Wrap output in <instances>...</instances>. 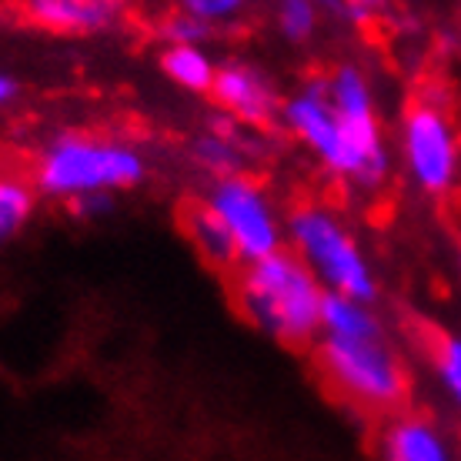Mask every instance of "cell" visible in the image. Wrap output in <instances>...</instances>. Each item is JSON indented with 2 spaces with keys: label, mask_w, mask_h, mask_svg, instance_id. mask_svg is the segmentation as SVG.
Returning <instances> with one entry per match:
<instances>
[{
  "label": "cell",
  "mask_w": 461,
  "mask_h": 461,
  "mask_svg": "<svg viewBox=\"0 0 461 461\" xmlns=\"http://www.w3.org/2000/svg\"><path fill=\"white\" fill-rule=\"evenodd\" d=\"M381 11V0H341V14H345L351 23H365Z\"/></svg>",
  "instance_id": "obj_20"
},
{
  "label": "cell",
  "mask_w": 461,
  "mask_h": 461,
  "mask_svg": "<svg viewBox=\"0 0 461 461\" xmlns=\"http://www.w3.org/2000/svg\"><path fill=\"white\" fill-rule=\"evenodd\" d=\"M402 148L408 174L428 194H445L458 177V138L448 114L435 104H415L404 117Z\"/></svg>",
  "instance_id": "obj_7"
},
{
  "label": "cell",
  "mask_w": 461,
  "mask_h": 461,
  "mask_svg": "<svg viewBox=\"0 0 461 461\" xmlns=\"http://www.w3.org/2000/svg\"><path fill=\"white\" fill-rule=\"evenodd\" d=\"M27 23L50 34H104L124 21L131 0H14Z\"/></svg>",
  "instance_id": "obj_9"
},
{
  "label": "cell",
  "mask_w": 461,
  "mask_h": 461,
  "mask_svg": "<svg viewBox=\"0 0 461 461\" xmlns=\"http://www.w3.org/2000/svg\"><path fill=\"white\" fill-rule=\"evenodd\" d=\"M204 201L228 224L230 238L238 244V254H241V265L267 258L281 248V224H277L271 201L241 171L228 174V177H214Z\"/></svg>",
  "instance_id": "obj_6"
},
{
  "label": "cell",
  "mask_w": 461,
  "mask_h": 461,
  "mask_svg": "<svg viewBox=\"0 0 461 461\" xmlns=\"http://www.w3.org/2000/svg\"><path fill=\"white\" fill-rule=\"evenodd\" d=\"M381 455L392 461H448L451 448L438 428L425 418H394L381 435Z\"/></svg>",
  "instance_id": "obj_12"
},
{
  "label": "cell",
  "mask_w": 461,
  "mask_h": 461,
  "mask_svg": "<svg viewBox=\"0 0 461 461\" xmlns=\"http://www.w3.org/2000/svg\"><path fill=\"white\" fill-rule=\"evenodd\" d=\"M318 361L328 384L365 411H392L404 402L408 378L384 331L381 335L321 331Z\"/></svg>",
  "instance_id": "obj_3"
},
{
  "label": "cell",
  "mask_w": 461,
  "mask_h": 461,
  "mask_svg": "<svg viewBox=\"0 0 461 461\" xmlns=\"http://www.w3.org/2000/svg\"><path fill=\"white\" fill-rule=\"evenodd\" d=\"M181 221H185L187 238H191V244L197 248V254H201L214 271H221V275H234V271L241 267L238 244H234V238H230L228 224L211 211L208 201H191V204H185Z\"/></svg>",
  "instance_id": "obj_11"
},
{
  "label": "cell",
  "mask_w": 461,
  "mask_h": 461,
  "mask_svg": "<svg viewBox=\"0 0 461 461\" xmlns=\"http://www.w3.org/2000/svg\"><path fill=\"white\" fill-rule=\"evenodd\" d=\"M234 301L248 321L288 348L312 345L321 335L324 288L298 254L277 248L234 271Z\"/></svg>",
  "instance_id": "obj_1"
},
{
  "label": "cell",
  "mask_w": 461,
  "mask_h": 461,
  "mask_svg": "<svg viewBox=\"0 0 461 461\" xmlns=\"http://www.w3.org/2000/svg\"><path fill=\"white\" fill-rule=\"evenodd\" d=\"M34 214V191L27 181L0 177V244L11 241L14 234Z\"/></svg>",
  "instance_id": "obj_15"
},
{
  "label": "cell",
  "mask_w": 461,
  "mask_h": 461,
  "mask_svg": "<svg viewBox=\"0 0 461 461\" xmlns=\"http://www.w3.org/2000/svg\"><path fill=\"white\" fill-rule=\"evenodd\" d=\"M211 31H214V27L201 23L197 17H191V14H185V11H177L171 21L164 23V37H167V44H201Z\"/></svg>",
  "instance_id": "obj_19"
},
{
  "label": "cell",
  "mask_w": 461,
  "mask_h": 461,
  "mask_svg": "<svg viewBox=\"0 0 461 461\" xmlns=\"http://www.w3.org/2000/svg\"><path fill=\"white\" fill-rule=\"evenodd\" d=\"M288 230L294 254L318 275L324 288L368 304L378 298V285L371 277L365 254L331 211L304 204L288 218Z\"/></svg>",
  "instance_id": "obj_4"
},
{
  "label": "cell",
  "mask_w": 461,
  "mask_h": 461,
  "mask_svg": "<svg viewBox=\"0 0 461 461\" xmlns=\"http://www.w3.org/2000/svg\"><path fill=\"white\" fill-rule=\"evenodd\" d=\"M211 97L224 114L244 127H271L275 117L281 114L277 94L267 84V77L241 60L221 64L211 84Z\"/></svg>",
  "instance_id": "obj_10"
},
{
  "label": "cell",
  "mask_w": 461,
  "mask_h": 461,
  "mask_svg": "<svg viewBox=\"0 0 461 461\" xmlns=\"http://www.w3.org/2000/svg\"><path fill=\"white\" fill-rule=\"evenodd\" d=\"M281 121L288 124V131L304 148H312L321 158L328 171L357 185V158L348 144L345 131H341L335 104L328 97V81H312L304 91L288 97L281 104Z\"/></svg>",
  "instance_id": "obj_8"
},
{
  "label": "cell",
  "mask_w": 461,
  "mask_h": 461,
  "mask_svg": "<svg viewBox=\"0 0 461 461\" xmlns=\"http://www.w3.org/2000/svg\"><path fill=\"white\" fill-rule=\"evenodd\" d=\"M321 4V11H338L341 14V0H318Z\"/></svg>",
  "instance_id": "obj_22"
},
{
  "label": "cell",
  "mask_w": 461,
  "mask_h": 461,
  "mask_svg": "<svg viewBox=\"0 0 461 461\" xmlns=\"http://www.w3.org/2000/svg\"><path fill=\"white\" fill-rule=\"evenodd\" d=\"M318 17H321V4L318 0H277V31L291 44L312 41V34L318 31Z\"/></svg>",
  "instance_id": "obj_16"
},
{
  "label": "cell",
  "mask_w": 461,
  "mask_h": 461,
  "mask_svg": "<svg viewBox=\"0 0 461 461\" xmlns=\"http://www.w3.org/2000/svg\"><path fill=\"white\" fill-rule=\"evenodd\" d=\"M435 371H438L441 384L448 398L455 402V408L461 411V338H438L435 345Z\"/></svg>",
  "instance_id": "obj_17"
},
{
  "label": "cell",
  "mask_w": 461,
  "mask_h": 461,
  "mask_svg": "<svg viewBox=\"0 0 461 461\" xmlns=\"http://www.w3.org/2000/svg\"><path fill=\"white\" fill-rule=\"evenodd\" d=\"M251 0H177V11L191 14L208 27H221V23H234L248 11Z\"/></svg>",
  "instance_id": "obj_18"
},
{
  "label": "cell",
  "mask_w": 461,
  "mask_h": 461,
  "mask_svg": "<svg viewBox=\"0 0 461 461\" xmlns=\"http://www.w3.org/2000/svg\"><path fill=\"white\" fill-rule=\"evenodd\" d=\"M37 187L47 197L74 201L84 194L131 191L148 177V161L138 148L91 134H60L37 158Z\"/></svg>",
  "instance_id": "obj_2"
},
{
  "label": "cell",
  "mask_w": 461,
  "mask_h": 461,
  "mask_svg": "<svg viewBox=\"0 0 461 461\" xmlns=\"http://www.w3.org/2000/svg\"><path fill=\"white\" fill-rule=\"evenodd\" d=\"M161 70L177 87H185V91L211 94L218 64L197 44H167L161 54Z\"/></svg>",
  "instance_id": "obj_14"
},
{
  "label": "cell",
  "mask_w": 461,
  "mask_h": 461,
  "mask_svg": "<svg viewBox=\"0 0 461 461\" xmlns=\"http://www.w3.org/2000/svg\"><path fill=\"white\" fill-rule=\"evenodd\" d=\"M328 97L338 111L341 131H345L348 144L357 158V185L378 187L388 177V148L381 138V124L375 114V97L365 81V74L351 64L341 68L328 77Z\"/></svg>",
  "instance_id": "obj_5"
},
{
  "label": "cell",
  "mask_w": 461,
  "mask_h": 461,
  "mask_svg": "<svg viewBox=\"0 0 461 461\" xmlns=\"http://www.w3.org/2000/svg\"><path fill=\"white\" fill-rule=\"evenodd\" d=\"M238 121L228 117V121H214L208 134L191 144V158L201 164V171H208L211 177H228V174H238L244 164V144L241 134H238Z\"/></svg>",
  "instance_id": "obj_13"
},
{
  "label": "cell",
  "mask_w": 461,
  "mask_h": 461,
  "mask_svg": "<svg viewBox=\"0 0 461 461\" xmlns=\"http://www.w3.org/2000/svg\"><path fill=\"white\" fill-rule=\"evenodd\" d=\"M14 94H17V84H14V77H7V74H0V107L11 104Z\"/></svg>",
  "instance_id": "obj_21"
}]
</instances>
